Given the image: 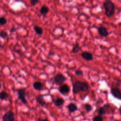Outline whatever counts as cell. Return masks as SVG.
<instances>
[{"instance_id":"6da1fadb","label":"cell","mask_w":121,"mask_h":121,"mask_svg":"<svg viewBox=\"0 0 121 121\" xmlns=\"http://www.w3.org/2000/svg\"><path fill=\"white\" fill-rule=\"evenodd\" d=\"M88 88L89 86L87 83L77 81L73 85L72 91L73 93L76 94L81 91L86 92L88 90Z\"/></svg>"},{"instance_id":"7a4b0ae2","label":"cell","mask_w":121,"mask_h":121,"mask_svg":"<svg viewBox=\"0 0 121 121\" xmlns=\"http://www.w3.org/2000/svg\"><path fill=\"white\" fill-rule=\"evenodd\" d=\"M105 14L107 17L112 16L115 13V5L111 1H107L104 3Z\"/></svg>"},{"instance_id":"3957f363","label":"cell","mask_w":121,"mask_h":121,"mask_svg":"<svg viewBox=\"0 0 121 121\" xmlns=\"http://www.w3.org/2000/svg\"><path fill=\"white\" fill-rule=\"evenodd\" d=\"M17 94L18 99L24 104H27V101L26 99V91L24 89H17Z\"/></svg>"},{"instance_id":"277c9868","label":"cell","mask_w":121,"mask_h":121,"mask_svg":"<svg viewBox=\"0 0 121 121\" xmlns=\"http://www.w3.org/2000/svg\"><path fill=\"white\" fill-rule=\"evenodd\" d=\"M67 80V78L61 73L57 74L54 77V82L57 85L60 86Z\"/></svg>"},{"instance_id":"5b68a950","label":"cell","mask_w":121,"mask_h":121,"mask_svg":"<svg viewBox=\"0 0 121 121\" xmlns=\"http://www.w3.org/2000/svg\"><path fill=\"white\" fill-rule=\"evenodd\" d=\"M2 121H15V117L14 113L11 111H8L3 115Z\"/></svg>"},{"instance_id":"8992f818","label":"cell","mask_w":121,"mask_h":121,"mask_svg":"<svg viewBox=\"0 0 121 121\" xmlns=\"http://www.w3.org/2000/svg\"><path fill=\"white\" fill-rule=\"evenodd\" d=\"M111 93L114 98L121 100V91L117 87H112Z\"/></svg>"},{"instance_id":"52a82bcc","label":"cell","mask_w":121,"mask_h":121,"mask_svg":"<svg viewBox=\"0 0 121 121\" xmlns=\"http://www.w3.org/2000/svg\"><path fill=\"white\" fill-rule=\"evenodd\" d=\"M59 91L62 95H66L70 92V87L67 84H64L61 85L59 87Z\"/></svg>"},{"instance_id":"ba28073f","label":"cell","mask_w":121,"mask_h":121,"mask_svg":"<svg viewBox=\"0 0 121 121\" xmlns=\"http://www.w3.org/2000/svg\"><path fill=\"white\" fill-rule=\"evenodd\" d=\"M81 56L83 59L87 61H90L93 59V55L92 53L88 52H82L81 54Z\"/></svg>"},{"instance_id":"9c48e42d","label":"cell","mask_w":121,"mask_h":121,"mask_svg":"<svg viewBox=\"0 0 121 121\" xmlns=\"http://www.w3.org/2000/svg\"><path fill=\"white\" fill-rule=\"evenodd\" d=\"M44 95L39 94L35 96V99L37 102L42 106H44L46 104V101L43 97Z\"/></svg>"},{"instance_id":"30bf717a","label":"cell","mask_w":121,"mask_h":121,"mask_svg":"<svg viewBox=\"0 0 121 121\" xmlns=\"http://www.w3.org/2000/svg\"><path fill=\"white\" fill-rule=\"evenodd\" d=\"M98 32L103 37H106L108 35L109 33L107 29L104 26H100L98 28Z\"/></svg>"},{"instance_id":"8fae6325","label":"cell","mask_w":121,"mask_h":121,"mask_svg":"<svg viewBox=\"0 0 121 121\" xmlns=\"http://www.w3.org/2000/svg\"><path fill=\"white\" fill-rule=\"evenodd\" d=\"M67 108H68L70 113L73 112L78 110L77 106L74 103H70L67 106Z\"/></svg>"},{"instance_id":"7c38bea8","label":"cell","mask_w":121,"mask_h":121,"mask_svg":"<svg viewBox=\"0 0 121 121\" xmlns=\"http://www.w3.org/2000/svg\"><path fill=\"white\" fill-rule=\"evenodd\" d=\"M65 102V100L61 97H58L53 101L54 105L57 107L62 105Z\"/></svg>"},{"instance_id":"4fadbf2b","label":"cell","mask_w":121,"mask_h":121,"mask_svg":"<svg viewBox=\"0 0 121 121\" xmlns=\"http://www.w3.org/2000/svg\"><path fill=\"white\" fill-rule=\"evenodd\" d=\"M33 86L35 90H40L43 88V85L41 82L37 81L33 84Z\"/></svg>"},{"instance_id":"5bb4252c","label":"cell","mask_w":121,"mask_h":121,"mask_svg":"<svg viewBox=\"0 0 121 121\" xmlns=\"http://www.w3.org/2000/svg\"><path fill=\"white\" fill-rule=\"evenodd\" d=\"M49 12V8L45 5H43L40 9V12L41 14L43 16H45L47 15Z\"/></svg>"},{"instance_id":"9a60e30c","label":"cell","mask_w":121,"mask_h":121,"mask_svg":"<svg viewBox=\"0 0 121 121\" xmlns=\"http://www.w3.org/2000/svg\"><path fill=\"white\" fill-rule=\"evenodd\" d=\"M9 94L5 91H1L0 92V99L1 100H7L9 97Z\"/></svg>"},{"instance_id":"2e32d148","label":"cell","mask_w":121,"mask_h":121,"mask_svg":"<svg viewBox=\"0 0 121 121\" xmlns=\"http://www.w3.org/2000/svg\"><path fill=\"white\" fill-rule=\"evenodd\" d=\"M34 29L36 34L38 35H41L43 33V30L42 28L38 26H34Z\"/></svg>"},{"instance_id":"e0dca14e","label":"cell","mask_w":121,"mask_h":121,"mask_svg":"<svg viewBox=\"0 0 121 121\" xmlns=\"http://www.w3.org/2000/svg\"><path fill=\"white\" fill-rule=\"evenodd\" d=\"M81 49V47H80L79 46V44L78 43H76L75 45L74 46V47H73L72 48V52H73L74 53H76L77 52H78L79 50H80Z\"/></svg>"},{"instance_id":"ac0fdd59","label":"cell","mask_w":121,"mask_h":121,"mask_svg":"<svg viewBox=\"0 0 121 121\" xmlns=\"http://www.w3.org/2000/svg\"><path fill=\"white\" fill-rule=\"evenodd\" d=\"M98 113L99 115H103L106 113V110L104 107H100L98 109Z\"/></svg>"},{"instance_id":"d6986e66","label":"cell","mask_w":121,"mask_h":121,"mask_svg":"<svg viewBox=\"0 0 121 121\" xmlns=\"http://www.w3.org/2000/svg\"><path fill=\"white\" fill-rule=\"evenodd\" d=\"M8 34L7 32L5 31L4 30H1L0 31V37L2 38L3 39H5L8 37Z\"/></svg>"},{"instance_id":"ffe728a7","label":"cell","mask_w":121,"mask_h":121,"mask_svg":"<svg viewBox=\"0 0 121 121\" xmlns=\"http://www.w3.org/2000/svg\"><path fill=\"white\" fill-rule=\"evenodd\" d=\"M7 23L6 18L3 17H0V26H4Z\"/></svg>"},{"instance_id":"44dd1931","label":"cell","mask_w":121,"mask_h":121,"mask_svg":"<svg viewBox=\"0 0 121 121\" xmlns=\"http://www.w3.org/2000/svg\"><path fill=\"white\" fill-rule=\"evenodd\" d=\"M85 109L87 112H89L92 109V105L91 104H87V103H86L85 104Z\"/></svg>"},{"instance_id":"7402d4cb","label":"cell","mask_w":121,"mask_h":121,"mask_svg":"<svg viewBox=\"0 0 121 121\" xmlns=\"http://www.w3.org/2000/svg\"><path fill=\"white\" fill-rule=\"evenodd\" d=\"M75 74L77 76H83V73L81 70L78 69L75 71Z\"/></svg>"},{"instance_id":"603a6c76","label":"cell","mask_w":121,"mask_h":121,"mask_svg":"<svg viewBox=\"0 0 121 121\" xmlns=\"http://www.w3.org/2000/svg\"><path fill=\"white\" fill-rule=\"evenodd\" d=\"M93 121H103V119L100 115H97L93 118Z\"/></svg>"},{"instance_id":"cb8c5ba5","label":"cell","mask_w":121,"mask_h":121,"mask_svg":"<svg viewBox=\"0 0 121 121\" xmlns=\"http://www.w3.org/2000/svg\"><path fill=\"white\" fill-rule=\"evenodd\" d=\"M39 2V0H30V3L33 6H35Z\"/></svg>"},{"instance_id":"d4e9b609","label":"cell","mask_w":121,"mask_h":121,"mask_svg":"<svg viewBox=\"0 0 121 121\" xmlns=\"http://www.w3.org/2000/svg\"><path fill=\"white\" fill-rule=\"evenodd\" d=\"M15 52H17V54H18L19 55H23V53L22 52V51L20 50H15Z\"/></svg>"},{"instance_id":"484cf974","label":"cell","mask_w":121,"mask_h":121,"mask_svg":"<svg viewBox=\"0 0 121 121\" xmlns=\"http://www.w3.org/2000/svg\"><path fill=\"white\" fill-rule=\"evenodd\" d=\"M16 31V29L15 27H11L10 30H9V32L10 33H14V32H15Z\"/></svg>"},{"instance_id":"4316f807","label":"cell","mask_w":121,"mask_h":121,"mask_svg":"<svg viewBox=\"0 0 121 121\" xmlns=\"http://www.w3.org/2000/svg\"><path fill=\"white\" fill-rule=\"evenodd\" d=\"M38 121H50L48 119L45 118V119H42L39 118L38 119Z\"/></svg>"},{"instance_id":"83f0119b","label":"cell","mask_w":121,"mask_h":121,"mask_svg":"<svg viewBox=\"0 0 121 121\" xmlns=\"http://www.w3.org/2000/svg\"><path fill=\"white\" fill-rule=\"evenodd\" d=\"M3 46L1 44V41H0V50L3 49Z\"/></svg>"},{"instance_id":"f1b7e54d","label":"cell","mask_w":121,"mask_h":121,"mask_svg":"<svg viewBox=\"0 0 121 121\" xmlns=\"http://www.w3.org/2000/svg\"><path fill=\"white\" fill-rule=\"evenodd\" d=\"M54 52H50L49 53V55H54Z\"/></svg>"},{"instance_id":"f546056e","label":"cell","mask_w":121,"mask_h":121,"mask_svg":"<svg viewBox=\"0 0 121 121\" xmlns=\"http://www.w3.org/2000/svg\"><path fill=\"white\" fill-rule=\"evenodd\" d=\"M1 87H2V85H1V84L0 82V90L1 89Z\"/></svg>"},{"instance_id":"4dcf8cb0","label":"cell","mask_w":121,"mask_h":121,"mask_svg":"<svg viewBox=\"0 0 121 121\" xmlns=\"http://www.w3.org/2000/svg\"><path fill=\"white\" fill-rule=\"evenodd\" d=\"M120 114H121V110H120Z\"/></svg>"},{"instance_id":"1f68e13d","label":"cell","mask_w":121,"mask_h":121,"mask_svg":"<svg viewBox=\"0 0 121 121\" xmlns=\"http://www.w3.org/2000/svg\"><path fill=\"white\" fill-rule=\"evenodd\" d=\"M106 1H110L111 0H105Z\"/></svg>"},{"instance_id":"d6a6232c","label":"cell","mask_w":121,"mask_h":121,"mask_svg":"<svg viewBox=\"0 0 121 121\" xmlns=\"http://www.w3.org/2000/svg\"><path fill=\"white\" fill-rule=\"evenodd\" d=\"M1 78V74H0V78Z\"/></svg>"},{"instance_id":"836d02e7","label":"cell","mask_w":121,"mask_h":121,"mask_svg":"<svg viewBox=\"0 0 121 121\" xmlns=\"http://www.w3.org/2000/svg\"></svg>"},{"instance_id":"e575fe53","label":"cell","mask_w":121,"mask_h":121,"mask_svg":"<svg viewBox=\"0 0 121 121\" xmlns=\"http://www.w3.org/2000/svg\"></svg>"}]
</instances>
